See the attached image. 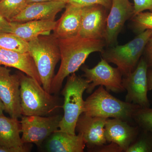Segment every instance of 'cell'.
Wrapping results in <instances>:
<instances>
[{
	"mask_svg": "<svg viewBox=\"0 0 152 152\" xmlns=\"http://www.w3.org/2000/svg\"><path fill=\"white\" fill-rule=\"evenodd\" d=\"M58 42L61 63L52 81L51 94L59 92L64 79L77 72L91 54L101 53L106 46L104 40L87 39L79 35L66 39H58Z\"/></svg>",
	"mask_w": 152,
	"mask_h": 152,
	"instance_id": "6da1fadb",
	"label": "cell"
},
{
	"mask_svg": "<svg viewBox=\"0 0 152 152\" xmlns=\"http://www.w3.org/2000/svg\"><path fill=\"white\" fill-rule=\"evenodd\" d=\"M18 74L23 115L45 116L62 107L57 97L47 92L34 79L22 72Z\"/></svg>",
	"mask_w": 152,
	"mask_h": 152,
	"instance_id": "7a4b0ae2",
	"label": "cell"
},
{
	"mask_svg": "<svg viewBox=\"0 0 152 152\" xmlns=\"http://www.w3.org/2000/svg\"><path fill=\"white\" fill-rule=\"evenodd\" d=\"M28 53L32 57L43 88L50 93L55 68L61 60L58 39L53 34L40 36L28 42Z\"/></svg>",
	"mask_w": 152,
	"mask_h": 152,
	"instance_id": "3957f363",
	"label": "cell"
},
{
	"mask_svg": "<svg viewBox=\"0 0 152 152\" xmlns=\"http://www.w3.org/2000/svg\"><path fill=\"white\" fill-rule=\"evenodd\" d=\"M140 107L138 105L115 97L103 86H100L85 101L83 113L90 116L120 119L128 122L133 119Z\"/></svg>",
	"mask_w": 152,
	"mask_h": 152,
	"instance_id": "277c9868",
	"label": "cell"
},
{
	"mask_svg": "<svg viewBox=\"0 0 152 152\" xmlns=\"http://www.w3.org/2000/svg\"><path fill=\"white\" fill-rule=\"evenodd\" d=\"M91 82L75 74L68 77L61 91L64 97V115L60 123V131L76 134V126L79 117L84 110L83 94Z\"/></svg>",
	"mask_w": 152,
	"mask_h": 152,
	"instance_id": "5b68a950",
	"label": "cell"
},
{
	"mask_svg": "<svg viewBox=\"0 0 152 152\" xmlns=\"http://www.w3.org/2000/svg\"><path fill=\"white\" fill-rule=\"evenodd\" d=\"M152 34V30H147L127 43L110 47L101 52L102 58L116 65L124 77L127 76L137 65Z\"/></svg>",
	"mask_w": 152,
	"mask_h": 152,
	"instance_id": "8992f818",
	"label": "cell"
},
{
	"mask_svg": "<svg viewBox=\"0 0 152 152\" xmlns=\"http://www.w3.org/2000/svg\"><path fill=\"white\" fill-rule=\"evenodd\" d=\"M62 117L60 115L48 117L23 116L20 121L22 142L35 144L40 146L53 133L59 130Z\"/></svg>",
	"mask_w": 152,
	"mask_h": 152,
	"instance_id": "52a82bcc",
	"label": "cell"
},
{
	"mask_svg": "<svg viewBox=\"0 0 152 152\" xmlns=\"http://www.w3.org/2000/svg\"><path fill=\"white\" fill-rule=\"evenodd\" d=\"M82 70L84 73V77L91 82L86 90L88 94L92 93L99 86H103L107 91L116 93L123 92L125 90L122 74L118 68L112 67L103 58L94 68L84 66Z\"/></svg>",
	"mask_w": 152,
	"mask_h": 152,
	"instance_id": "ba28073f",
	"label": "cell"
},
{
	"mask_svg": "<svg viewBox=\"0 0 152 152\" xmlns=\"http://www.w3.org/2000/svg\"><path fill=\"white\" fill-rule=\"evenodd\" d=\"M146 60L141 58L135 69L123 79V84L127 91L125 101L142 108L149 107L148 98V71Z\"/></svg>",
	"mask_w": 152,
	"mask_h": 152,
	"instance_id": "9c48e42d",
	"label": "cell"
},
{
	"mask_svg": "<svg viewBox=\"0 0 152 152\" xmlns=\"http://www.w3.org/2000/svg\"><path fill=\"white\" fill-rule=\"evenodd\" d=\"M0 99L10 117L21 118L20 76L12 75L10 69L3 66H0Z\"/></svg>",
	"mask_w": 152,
	"mask_h": 152,
	"instance_id": "30bf717a",
	"label": "cell"
},
{
	"mask_svg": "<svg viewBox=\"0 0 152 152\" xmlns=\"http://www.w3.org/2000/svg\"><path fill=\"white\" fill-rule=\"evenodd\" d=\"M109 11L104 40L106 45L110 47L117 45L118 36L125 23L134 16V4L130 0H112Z\"/></svg>",
	"mask_w": 152,
	"mask_h": 152,
	"instance_id": "8fae6325",
	"label": "cell"
},
{
	"mask_svg": "<svg viewBox=\"0 0 152 152\" xmlns=\"http://www.w3.org/2000/svg\"><path fill=\"white\" fill-rule=\"evenodd\" d=\"M108 11L99 4L83 7L79 35L87 39L104 40Z\"/></svg>",
	"mask_w": 152,
	"mask_h": 152,
	"instance_id": "7c38bea8",
	"label": "cell"
},
{
	"mask_svg": "<svg viewBox=\"0 0 152 152\" xmlns=\"http://www.w3.org/2000/svg\"><path fill=\"white\" fill-rule=\"evenodd\" d=\"M107 118L92 117L82 113L79 117L76 130L83 136L84 141L90 151L107 144L104 127Z\"/></svg>",
	"mask_w": 152,
	"mask_h": 152,
	"instance_id": "4fadbf2b",
	"label": "cell"
},
{
	"mask_svg": "<svg viewBox=\"0 0 152 152\" xmlns=\"http://www.w3.org/2000/svg\"><path fill=\"white\" fill-rule=\"evenodd\" d=\"M139 134V127L131 126L127 121L117 118L107 119L104 127L106 140L116 144L123 152H126Z\"/></svg>",
	"mask_w": 152,
	"mask_h": 152,
	"instance_id": "5bb4252c",
	"label": "cell"
},
{
	"mask_svg": "<svg viewBox=\"0 0 152 152\" xmlns=\"http://www.w3.org/2000/svg\"><path fill=\"white\" fill-rule=\"evenodd\" d=\"M66 4L58 1L30 3L10 22L24 23L39 20L55 21L57 14L65 8Z\"/></svg>",
	"mask_w": 152,
	"mask_h": 152,
	"instance_id": "9a60e30c",
	"label": "cell"
},
{
	"mask_svg": "<svg viewBox=\"0 0 152 152\" xmlns=\"http://www.w3.org/2000/svg\"><path fill=\"white\" fill-rule=\"evenodd\" d=\"M83 8L67 3L65 10L58 21L53 35L58 39H66L78 35L81 24Z\"/></svg>",
	"mask_w": 152,
	"mask_h": 152,
	"instance_id": "2e32d148",
	"label": "cell"
},
{
	"mask_svg": "<svg viewBox=\"0 0 152 152\" xmlns=\"http://www.w3.org/2000/svg\"><path fill=\"white\" fill-rule=\"evenodd\" d=\"M0 66L18 69L42 85L34 61L28 53H22L0 49Z\"/></svg>",
	"mask_w": 152,
	"mask_h": 152,
	"instance_id": "e0dca14e",
	"label": "cell"
},
{
	"mask_svg": "<svg viewBox=\"0 0 152 152\" xmlns=\"http://www.w3.org/2000/svg\"><path fill=\"white\" fill-rule=\"evenodd\" d=\"M45 148L49 152H83L86 144L83 136L58 130L46 140Z\"/></svg>",
	"mask_w": 152,
	"mask_h": 152,
	"instance_id": "ac0fdd59",
	"label": "cell"
},
{
	"mask_svg": "<svg viewBox=\"0 0 152 152\" xmlns=\"http://www.w3.org/2000/svg\"><path fill=\"white\" fill-rule=\"evenodd\" d=\"M11 23L12 28L10 33L28 42L39 36L50 34L51 31L54 29L56 21L39 20L24 23Z\"/></svg>",
	"mask_w": 152,
	"mask_h": 152,
	"instance_id": "d6986e66",
	"label": "cell"
},
{
	"mask_svg": "<svg viewBox=\"0 0 152 152\" xmlns=\"http://www.w3.org/2000/svg\"><path fill=\"white\" fill-rule=\"evenodd\" d=\"M20 122L18 119L8 118L0 115V146L9 148H21L26 144L22 142Z\"/></svg>",
	"mask_w": 152,
	"mask_h": 152,
	"instance_id": "ffe728a7",
	"label": "cell"
},
{
	"mask_svg": "<svg viewBox=\"0 0 152 152\" xmlns=\"http://www.w3.org/2000/svg\"><path fill=\"white\" fill-rule=\"evenodd\" d=\"M0 49L28 53V42L12 33L0 34Z\"/></svg>",
	"mask_w": 152,
	"mask_h": 152,
	"instance_id": "44dd1931",
	"label": "cell"
},
{
	"mask_svg": "<svg viewBox=\"0 0 152 152\" xmlns=\"http://www.w3.org/2000/svg\"><path fill=\"white\" fill-rule=\"evenodd\" d=\"M27 0H1L0 15L10 22L18 15L28 4Z\"/></svg>",
	"mask_w": 152,
	"mask_h": 152,
	"instance_id": "7402d4cb",
	"label": "cell"
},
{
	"mask_svg": "<svg viewBox=\"0 0 152 152\" xmlns=\"http://www.w3.org/2000/svg\"><path fill=\"white\" fill-rule=\"evenodd\" d=\"M126 152H152V134L142 130Z\"/></svg>",
	"mask_w": 152,
	"mask_h": 152,
	"instance_id": "603a6c76",
	"label": "cell"
},
{
	"mask_svg": "<svg viewBox=\"0 0 152 152\" xmlns=\"http://www.w3.org/2000/svg\"><path fill=\"white\" fill-rule=\"evenodd\" d=\"M133 119L142 130L152 134V108L140 107L134 114Z\"/></svg>",
	"mask_w": 152,
	"mask_h": 152,
	"instance_id": "cb8c5ba5",
	"label": "cell"
},
{
	"mask_svg": "<svg viewBox=\"0 0 152 152\" xmlns=\"http://www.w3.org/2000/svg\"><path fill=\"white\" fill-rule=\"evenodd\" d=\"M131 20L133 29L138 34L147 30H152V12H141Z\"/></svg>",
	"mask_w": 152,
	"mask_h": 152,
	"instance_id": "d4e9b609",
	"label": "cell"
},
{
	"mask_svg": "<svg viewBox=\"0 0 152 152\" xmlns=\"http://www.w3.org/2000/svg\"><path fill=\"white\" fill-rule=\"evenodd\" d=\"M68 3L81 7L94 4L101 5L110 10L112 0H68Z\"/></svg>",
	"mask_w": 152,
	"mask_h": 152,
	"instance_id": "484cf974",
	"label": "cell"
},
{
	"mask_svg": "<svg viewBox=\"0 0 152 152\" xmlns=\"http://www.w3.org/2000/svg\"><path fill=\"white\" fill-rule=\"evenodd\" d=\"M133 1L134 2V16L137 14L145 10H149L151 12H152V0H133Z\"/></svg>",
	"mask_w": 152,
	"mask_h": 152,
	"instance_id": "4316f807",
	"label": "cell"
},
{
	"mask_svg": "<svg viewBox=\"0 0 152 152\" xmlns=\"http://www.w3.org/2000/svg\"><path fill=\"white\" fill-rule=\"evenodd\" d=\"M91 151L102 152H123L119 146L116 144L111 142L109 145H102L101 146L95 148Z\"/></svg>",
	"mask_w": 152,
	"mask_h": 152,
	"instance_id": "83f0119b",
	"label": "cell"
},
{
	"mask_svg": "<svg viewBox=\"0 0 152 152\" xmlns=\"http://www.w3.org/2000/svg\"><path fill=\"white\" fill-rule=\"evenodd\" d=\"M147 64L148 67L152 68V34L148 41L145 49Z\"/></svg>",
	"mask_w": 152,
	"mask_h": 152,
	"instance_id": "f1b7e54d",
	"label": "cell"
},
{
	"mask_svg": "<svg viewBox=\"0 0 152 152\" xmlns=\"http://www.w3.org/2000/svg\"><path fill=\"white\" fill-rule=\"evenodd\" d=\"M12 28V23L0 15V34L10 33Z\"/></svg>",
	"mask_w": 152,
	"mask_h": 152,
	"instance_id": "f546056e",
	"label": "cell"
},
{
	"mask_svg": "<svg viewBox=\"0 0 152 152\" xmlns=\"http://www.w3.org/2000/svg\"><path fill=\"white\" fill-rule=\"evenodd\" d=\"M26 144L24 147L21 148H9L0 146V152H26L30 151V146Z\"/></svg>",
	"mask_w": 152,
	"mask_h": 152,
	"instance_id": "4dcf8cb0",
	"label": "cell"
},
{
	"mask_svg": "<svg viewBox=\"0 0 152 152\" xmlns=\"http://www.w3.org/2000/svg\"><path fill=\"white\" fill-rule=\"evenodd\" d=\"M148 91H151L152 90V69H148Z\"/></svg>",
	"mask_w": 152,
	"mask_h": 152,
	"instance_id": "1f68e13d",
	"label": "cell"
},
{
	"mask_svg": "<svg viewBox=\"0 0 152 152\" xmlns=\"http://www.w3.org/2000/svg\"><path fill=\"white\" fill-rule=\"evenodd\" d=\"M52 1H63L66 3H68V0H27L28 4L34 2H39Z\"/></svg>",
	"mask_w": 152,
	"mask_h": 152,
	"instance_id": "d6a6232c",
	"label": "cell"
},
{
	"mask_svg": "<svg viewBox=\"0 0 152 152\" xmlns=\"http://www.w3.org/2000/svg\"><path fill=\"white\" fill-rule=\"evenodd\" d=\"M4 104L0 99V115L3 114V112L4 111Z\"/></svg>",
	"mask_w": 152,
	"mask_h": 152,
	"instance_id": "836d02e7",
	"label": "cell"
},
{
	"mask_svg": "<svg viewBox=\"0 0 152 152\" xmlns=\"http://www.w3.org/2000/svg\"><path fill=\"white\" fill-rule=\"evenodd\" d=\"M1 1V0H0V1Z\"/></svg>",
	"mask_w": 152,
	"mask_h": 152,
	"instance_id": "e575fe53",
	"label": "cell"
}]
</instances>
